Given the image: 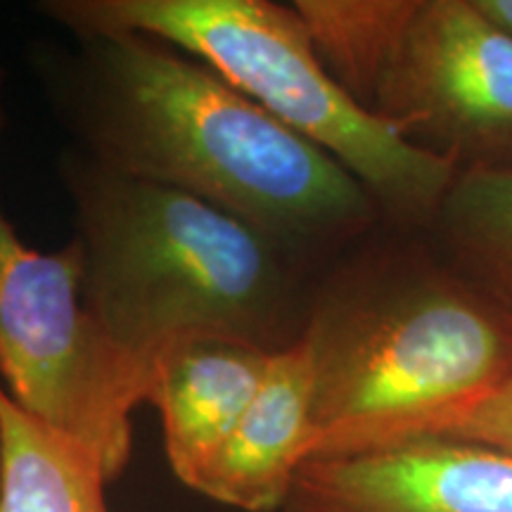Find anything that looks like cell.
Listing matches in <instances>:
<instances>
[{"instance_id":"4","label":"cell","mask_w":512,"mask_h":512,"mask_svg":"<svg viewBox=\"0 0 512 512\" xmlns=\"http://www.w3.org/2000/svg\"><path fill=\"white\" fill-rule=\"evenodd\" d=\"M36 12L72 36H155L221 74L280 124L344 166L380 216L427 228L458 164L366 110L332 79L292 5L271 0H46Z\"/></svg>"},{"instance_id":"13","label":"cell","mask_w":512,"mask_h":512,"mask_svg":"<svg viewBox=\"0 0 512 512\" xmlns=\"http://www.w3.org/2000/svg\"><path fill=\"white\" fill-rule=\"evenodd\" d=\"M422 437L472 441V444L512 453V380L482 396V399L444 415Z\"/></svg>"},{"instance_id":"1","label":"cell","mask_w":512,"mask_h":512,"mask_svg":"<svg viewBox=\"0 0 512 512\" xmlns=\"http://www.w3.org/2000/svg\"><path fill=\"white\" fill-rule=\"evenodd\" d=\"M38 72L76 150L214 204L311 264L380 209L354 176L221 74L155 36H74Z\"/></svg>"},{"instance_id":"2","label":"cell","mask_w":512,"mask_h":512,"mask_svg":"<svg viewBox=\"0 0 512 512\" xmlns=\"http://www.w3.org/2000/svg\"><path fill=\"white\" fill-rule=\"evenodd\" d=\"M74 207L81 299L105 337L152 377L166 349L202 337L271 351L302 339L311 261L266 230L76 147L60 159Z\"/></svg>"},{"instance_id":"3","label":"cell","mask_w":512,"mask_h":512,"mask_svg":"<svg viewBox=\"0 0 512 512\" xmlns=\"http://www.w3.org/2000/svg\"><path fill=\"white\" fill-rule=\"evenodd\" d=\"M304 337L316 370L309 458L422 437L512 380V313L420 252L332 273L313 287Z\"/></svg>"},{"instance_id":"9","label":"cell","mask_w":512,"mask_h":512,"mask_svg":"<svg viewBox=\"0 0 512 512\" xmlns=\"http://www.w3.org/2000/svg\"><path fill=\"white\" fill-rule=\"evenodd\" d=\"M271 351L202 337L166 349L152 366L150 403L178 482L195 489L264 384Z\"/></svg>"},{"instance_id":"12","label":"cell","mask_w":512,"mask_h":512,"mask_svg":"<svg viewBox=\"0 0 512 512\" xmlns=\"http://www.w3.org/2000/svg\"><path fill=\"white\" fill-rule=\"evenodd\" d=\"M434 228L451 266L512 313V164L460 169Z\"/></svg>"},{"instance_id":"14","label":"cell","mask_w":512,"mask_h":512,"mask_svg":"<svg viewBox=\"0 0 512 512\" xmlns=\"http://www.w3.org/2000/svg\"><path fill=\"white\" fill-rule=\"evenodd\" d=\"M475 3L486 17L494 19L498 27L512 36V0H475Z\"/></svg>"},{"instance_id":"8","label":"cell","mask_w":512,"mask_h":512,"mask_svg":"<svg viewBox=\"0 0 512 512\" xmlns=\"http://www.w3.org/2000/svg\"><path fill=\"white\" fill-rule=\"evenodd\" d=\"M313 396L316 370L302 335L271 356L264 384L192 491L245 512L283 510L297 470L309 458Z\"/></svg>"},{"instance_id":"11","label":"cell","mask_w":512,"mask_h":512,"mask_svg":"<svg viewBox=\"0 0 512 512\" xmlns=\"http://www.w3.org/2000/svg\"><path fill=\"white\" fill-rule=\"evenodd\" d=\"M292 8L332 79L370 110L420 0H297Z\"/></svg>"},{"instance_id":"5","label":"cell","mask_w":512,"mask_h":512,"mask_svg":"<svg viewBox=\"0 0 512 512\" xmlns=\"http://www.w3.org/2000/svg\"><path fill=\"white\" fill-rule=\"evenodd\" d=\"M0 382L24 411L98 453L110 479L131 463L133 413L150 403L152 377L83 306L79 245L69 240L57 252H38L3 207Z\"/></svg>"},{"instance_id":"10","label":"cell","mask_w":512,"mask_h":512,"mask_svg":"<svg viewBox=\"0 0 512 512\" xmlns=\"http://www.w3.org/2000/svg\"><path fill=\"white\" fill-rule=\"evenodd\" d=\"M98 453L46 425L0 382V512H110Z\"/></svg>"},{"instance_id":"7","label":"cell","mask_w":512,"mask_h":512,"mask_svg":"<svg viewBox=\"0 0 512 512\" xmlns=\"http://www.w3.org/2000/svg\"><path fill=\"white\" fill-rule=\"evenodd\" d=\"M280 512H512V453L418 437L316 456Z\"/></svg>"},{"instance_id":"6","label":"cell","mask_w":512,"mask_h":512,"mask_svg":"<svg viewBox=\"0 0 512 512\" xmlns=\"http://www.w3.org/2000/svg\"><path fill=\"white\" fill-rule=\"evenodd\" d=\"M458 164H512V36L475 0H420L373 107Z\"/></svg>"}]
</instances>
